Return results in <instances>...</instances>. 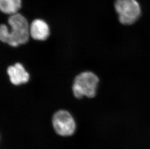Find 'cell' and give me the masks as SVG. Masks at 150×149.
Here are the masks:
<instances>
[{
  "mask_svg": "<svg viewBox=\"0 0 150 149\" xmlns=\"http://www.w3.org/2000/svg\"><path fill=\"white\" fill-rule=\"evenodd\" d=\"M8 23L11 28L10 31L5 24L1 25V41L13 47L26 44L30 36V25L27 19L23 15L18 13L10 15Z\"/></svg>",
  "mask_w": 150,
  "mask_h": 149,
  "instance_id": "obj_1",
  "label": "cell"
},
{
  "mask_svg": "<svg viewBox=\"0 0 150 149\" xmlns=\"http://www.w3.org/2000/svg\"><path fill=\"white\" fill-rule=\"evenodd\" d=\"M99 79L93 73L83 72L75 77L72 87L74 96L80 99L83 96L93 98L96 94V90Z\"/></svg>",
  "mask_w": 150,
  "mask_h": 149,
  "instance_id": "obj_2",
  "label": "cell"
},
{
  "mask_svg": "<svg viewBox=\"0 0 150 149\" xmlns=\"http://www.w3.org/2000/svg\"><path fill=\"white\" fill-rule=\"evenodd\" d=\"M114 6L122 24L131 25L140 17L141 8L137 0H116Z\"/></svg>",
  "mask_w": 150,
  "mask_h": 149,
  "instance_id": "obj_3",
  "label": "cell"
},
{
  "mask_svg": "<svg viewBox=\"0 0 150 149\" xmlns=\"http://www.w3.org/2000/svg\"><path fill=\"white\" fill-rule=\"evenodd\" d=\"M52 125L57 134L62 136H69L74 134L75 130V122L68 111L60 110L54 114Z\"/></svg>",
  "mask_w": 150,
  "mask_h": 149,
  "instance_id": "obj_4",
  "label": "cell"
},
{
  "mask_svg": "<svg viewBox=\"0 0 150 149\" xmlns=\"http://www.w3.org/2000/svg\"><path fill=\"white\" fill-rule=\"evenodd\" d=\"M7 73L8 74L11 83L14 85H19L27 83L29 79V74L24 69L21 63H15L14 65L7 68Z\"/></svg>",
  "mask_w": 150,
  "mask_h": 149,
  "instance_id": "obj_5",
  "label": "cell"
},
{
  "mask_svg": "<svg viewBox=\"0 0 150 149\" xmlns=\"http://www.w3.org/2000/svg\"><path fill=\"white\" fill-rule=\"evenodd\" d=\"M30 35L34 40L44 41L50 35V28L45 21L38 18L34 20L30 24Z\"/></svg>",
  "mask_w": 150,
  "mask_h": 149,
  "instance_id": "obj_6",
  "label": "cell"
},
{
  "mask_svg": "<svg viewBox=\"0 0 150 149\" xmlns=\"http://www.w3.org/2000/svg\"><path fill=\"white\" fill-rule=\"evenodd\" d=\"M21 6V0H0V10L5 14L11 15L18 13Z\"/></svg>",
  "mask_w": 150,
  "mask_h": 149,
  "instance_id": "obj_7",
  "label": "cell"
}]
</instances>
